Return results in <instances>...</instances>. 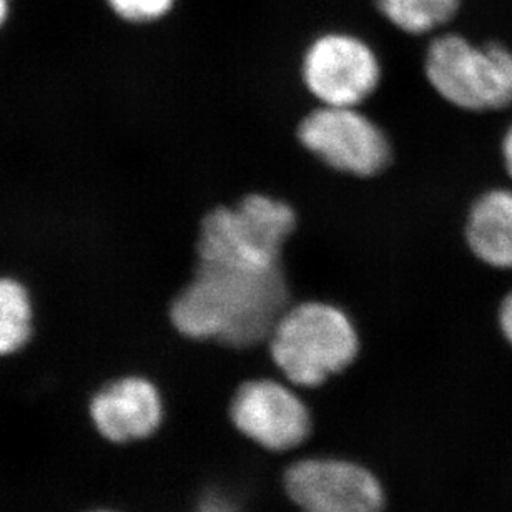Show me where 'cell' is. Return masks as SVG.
<instances>
[{"label":"cell","instance_id":"obj_1","mask_svg":"<svg viewBox=\"0 0 512 512\" xmlns=\"http://www.w3.org/2000/svg\"><path fill=\"white\" fill-rule=\"evenodd\" d=\"M288 300L283 268L252 271L198 263L192 280L173 298L168 316L188 340L250 348L270 336Z\"/></svg>","mask_w":512,"mask_h":512},{"label":"cell","instance_id":"obj_2","mask_svg":"<svg viewBox=\"0 0 512 512\" xmlns=\"http://www.w3.org/2000/svg\"><path fill=\"white\" fill-rule=\"evenodd\" d=\"M271 360L293 386L316 388L350 368L360 353L355 321L328 301L288 306L268 336Z\"/></svg>","mask_w":512,"mask_h":512},{"label":"cell","instance_id":"obj_3","mask_svg":"<svg viewBox=\"0 0 512 512\" xmlns=\"http://www.w3.org/2000/svg\"><path fill=\"white\" fill-rule=\"evenodd\" d=\"M296 223L290 203L266 193H248L235 205L213 208L202 218L198 263L252 271L281 268Z\"/></svg>","mask_w":512,"mask_h":512},{"label":"cell","instance_id":"obj_4","mask_svg":"<svg viewBox=\"0 0 512 512\" xmlns=\"http://www.w3.org/2000/svg\"><path fill=\"white\" fill-rule=\"evenodd\" d=\"M424 75L434 92L466 112L512 109V50L501 42L476 44L446 32L429 42Z\"/></svg>","mask_w":512,"mask_h":512},{"label":"cell","instance_id":"obj_5","mask_svg":"<svg viewBox=\"0 0 512 512\" xmlns=\"http://www.w3.org/2000/svg\"><path fill=\"white\" fill-rule=\"evenodd\" d=\"M298 142L326 167L370 178L391 162L388 135L360 107L320 105L298 124Z\"/></svg>","mask_w":512,"mask_h":512},{"label":"cell","instance_id":"obj_6","mask_svg":"<svg viewBox=\"0 0 512 512\" xmlns=\"http://www.w3.org/2000/svg\"><path fill=\"white\" fill-rule=\"evenodd\" d=\"M381 74L376 50L345 30L318 35L301 57V82L320 105L360 107L380 87Z\"/></svg>","mask_w":512,"mask_h":512},{"label":"cell","instance_id":"obj_7","mask_svg":"<svg viewBox=\"0 0 512 512\" xmlns=\"http://www.w3.org/2000/svg\"><path fill=\"white\" fill-rule=\"evenodd\" d=\"M167 401L150 376L124 373L95 386L85 399V421L110 448L147 443L162 431Z\"/></svg>","mask_w":512,"mask_h":512},{"label":"cell","instance_id":"obj_8","mask_svg":"<svg viewBox=\"0 0 512 512\" xmlns=\"http://www.w3.org/2000/svg\"><path fill=\"white\" fill-rule=\"evenodd\" d=\"M288 498L308 512H383V484L370 469L348 459L308 458L286 469Z\"/></svg>","mask_w":512,"mask_h":512},{"label":"cell","instance_id":"obj_9","mask_svg":"<svg viewBox=\"0 0 512 512\" xmlns=\"http://www.w3.org/2000/svg\"><path fill=\"white\" fill-rule=\"evenodd\" d=\"M291 386L268 378L240 384L230 403L233 426L268 451L285 453L301 446L310 438L313 421Z\"/></svg>","mask_w":512,"mask_h":512},{"label":"cell","instance_id":"obj_10","mask_svg":"<svg viewBox=\"0 0 512 512\" xmlns=\"http://www.w3.org/2000/svg\"><path fill=\"white\" fill-rule=\"evenodd\" d=\"M464 238L483 265L512 270V190L491 188L469 208Z\"/></svg>","mask_w":512,"mask_h":512},{"label":"cell","instance_id":"obj_11","mask_svg":"<svg viewBox=\"0 0 512 512\" xmlns=\"http://www.w3.org/2000/svg\"><path fill=\"white\" fill-rule=\"evenodd\" d=\"M35 311L19 280L0 276V360L20 355L34 338Z\"/></svg>","mask_w":512,"mask_h":512},{"label":"cell","instance_id":"obj_12","mask_svg":"<svg viewBox=\"0 0 512 512\" xmlns=\"http://www.w3.org/2000/svg\"><path fill=\"white\" fill-rule=\"evenodd\" d=\"M389 24L408 35L433 34L458 15L463 0H375Z\"/></svg>","mask_w":512,"mask_h":512},{"label":"cell","instance_id":"obj_13","mask_svg":"<svg viewBox=\"0 0 512 512\" xmlns=\"http://www.w3.org/2000/svg\"><path fill=\"white\" fill-rule=\"evenodd\" d=\"M110 10L128 24H153L165 19L177 0H105Z\"/></svg>","mask_w":512,"mask_h":512},{"label":"cell","instance_id":"obj_14","mask_svg":"<svg viewBox=\"0 0 512 512\" xmlns=\"http://www.w3.org/2000/svg\"><path fill=\"white\" fill-rule=\"evenodd\" d=\"M499 330L512 346V291L504 296L498 313Z\"/></svg>","mask_w":512,"mask_h":512},{"label":"cell","instance_id":"obj_15","mask_svg":"<svg viewBox=\"0 0 512 512\" xmlns=\"http://www.w3.org/2000/svg\"><path fill=\"white\" fill-rule=\"evenodd\" d=\"M501 157H503L506 173L512 180V125L504 133L503 142H501Z\"/></svg>","mask_w":512,"mask_h":512},{"label":"cell","instance_id":"obj_16","mask_svg":"<svg viewBox=\"0 0 512 512\" xmlns=\"http://www.w3.org/2000/svg\"><path fill=\"white\" fill-rule=\"evenodd\" d=\"M10 14V0H0V29L7 22Z\"/></svg>","mask_w":512,"mask_h":512},{"label":"cell","instance_id":"obj_17","mask_svg":"<svg viewBox=\"0 0 512 512\" xmlns=\"http://www.w3.org/2000/svg\"><path fill=\"white\" fill-rule=\"evenodd\" d=\"M80 512H122L120 509L112 508V506H90L85 508L84 511Z\"/></svg>","mask_w":512,"mask_h":512},{"label":"cell","instance_id":"obj_18","mask_svg":"<svg viewBox=\"0 0 512 512\" xmlns=\"http://www.w3.org/2000/svg\"><path fill=\"white\" fill-rule=\"evenodd\" d=\"M303 512H308V511H303Z\"/></svg>","mask_w":512,"mask_h":512}]
</instances>
